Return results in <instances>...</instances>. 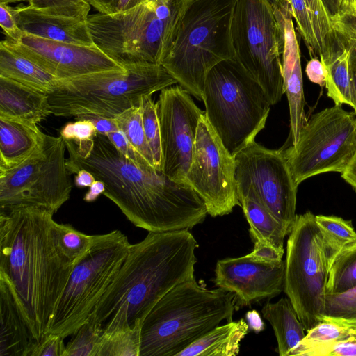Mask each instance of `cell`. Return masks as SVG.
Listing matches in <instances>:
<instances>
[{
	"label": "cell",
	"instance_id": "obj_1",
	"mask_svg": "<svg viewBox=\"0 0 356 356\" xmlns=\"http://www.w3.org/2000/svg\"><path fill=\"white\" fill-rule=\"evenodd\" d=\"M65 143L69 172L84 169L102 181L103 195L136 227L165 232L191 229L205 220V204L190 185L127 159L106 136L97 133L89 140Z\"/></svg>",
	"mask_w": 356,
	"mask_h": 356
},
{
	"label": "cell",
	"instance_id": "obj_2",
	"mask_svg": "<svg viewBox=\"0 0 356 356\" xmlns=\"http://www.w3.org/2000/svg\"><path fill=\"white\" fill-rule=\"evenodd\" d=\"M54 213L33 206L0 211V273L13 284L38 343L74 268L55 243Z\"/></svg>",
	"mask_w": 356,
	"mask_h": 356
},
{
	"label": "cell",
	"instance_id": "obj_3",
	"mask_svg": "<svg viewBox=\"0 0 356 356\" xmlns=\"http://www.w3.org/2000/svg\"><path fill=\"white\" fill-rule=\"evenodd\" d=\"M197 246L188 229L149 232L131 244L88 321L104 336L132 327L138 321L143 323L165 294L194 277Z\"/></svg>",
	"mask_w": 356,
	"mask_h": 356
},
{
	"label": "cell",
	"instance_id": "obj_4",
	"mask_svg": "<svg viewBox=\"0 0 356 356\" xmlns=\"http://www.w3.org/2000/svg\"><path fill=\"white\" fill-rule=\"evenodd\" d=\"M236 310L234 294L208 289L195 277L165 294L142 323L140 356H177Z\"/></svg>",
	"mask_w": 356,
	"mask_h": 356
},
{
	"label": "cell",
	"instance_id": "obj_5",
	"mask_svg": "<svg viewBox=\"0 0 356 356\" xmlns=\"http://www.w3.org/2000/svg\"><path fill=\"white\" fill-rule=\"evenodd\" d=\"M237 0H186L161 65L184 90L202 101L208 72L234 58L232 23Z\"/></svg>",
	"mask_w": 356,
	"mask_h": 356
},
{
	"label": "cell",
	"instance_id": "obj_6",
	"mask_svg": "<svg viewBox=\"0 0 356 356\" xmlns=\"http://www.w3.org/2000/svg\"><path fill=\"white\" fill-rule=\"evenodd\" d=\"M186 0H147L122 12L86 19L94 44L124 67L161 64L171 47Z\"/></svg>",
	"mask_w": 356,
	"mask_h": 356
},
{
	"label": "cell",
	"instance_id": "obj_7",
	"mask_svg": "<svg viewBox=\"0 0 356 356\" xmlns=\"http://www.w3.org/2000/svg\"><path fill=\"white\" fill-rule=\"evenodd\" d=\"M59 80L48 94L51 114L59 117L115 115L140 105L143 97L177 83L161 64L143 63Z\"/></svg>",
	"mask_w": 356,
	"mask_h": 356
},
{
	"label": "cell",
	"instance_id": "obj_8",
	"mask_svg": "<svg viewBox=\"0 0 356 356\" xmlns=\"http://www.w3.org/2000/svg\"><path fill=\"white\" fill-rule=\"evenodd\" d=\"M202 96L206 118L233 156L265 127L271 104L259 83L235 58L219 63L208 72Z\"/></svg>",
	"mask_w": 356,
	"mask_h": 356
},
{
	"label": "cell",
	"instance_id": "obj_9",
	"mask_svg": "<svg viewBox=\"0 0 356 356\" xmlns=\"http://www.w3.org/2000/svg\"><path fill=\"white\" fill-rule=\"evenodd\" d=\"M120 230L97 234L87 254L74 266L58 301L47 334L73 335L88 322L125 259L130 246Z\"/></svg>",
	"mask_w": 356,
	"mask_h": 356
},
{
	"label": "cell",
	"instance_id": "obj_10",
	"mask_svg": "<svg viewBox=\"0 0 356 356\" xmlns=\"http://www.w3.org/2000/svg\"><path fill=\"white\" fill-rule=\"evenodd\" d=\"M234 58L259 83L271 105L284 90L283 29L269 0H237L232 23Z\"/></svg>",
	"mask_w": 356,
	"mask_h": 356
},
{
	"label": "cell",
	"instance_id": "obj_11",
	"mask_svg": "<svg viewBox=\"0 0 356 356\" xmlns=\"http://www.w3.org/2000/svg\"><path fill=\"white\" fill-rule=\"evenodd\" d=\"M63 138L45 134L41 145L20 164L0 170V211L26 206L56 213L73 185L66 165Z\"/></svg>",
	"mask_w": 356,
	"mask_h": 356
},
{
	"label": "cell",
	"instance_id": "obj_12",
	"mask_svg": "<svg viewBox=\"0 0 356 356\" xmlns=\"http://www.w3.org/2000/svg\"><path fill=\"white\" fill-rule=\"evenodd\" d=\"M315 215H296L286 243L284 292L308 331L321 321L329 268Z\"/></svg>",
	"mask_w": 356,
	"mask_h": 356
},
{
	"label": "cell",
	"instance_id": "obj_13",
	"mask_svg": "<svg viewBox=\"0 0 356 356\" xmlns=\"http://www.w3.org/2000/svg\"><path fill=\"white\" fill-rule=\"evenodd\" d=\"M282 151L298 186L321 173H341L356 153L355 112L334 105L312 115L297 143Z\"/></svg>",
	"mask_w": 356,
	"mask_h": 356
},
{
	"label": "cell",
	"instance_id": "obj_14",
	"mask_svg": "<svg viewBox=\"0 0 356 356\" xmlns=\"http://www.w3.org/2000/svg\"><path fill=\"white\" fill-rule=\"evenodd\" d=\"M234 160L237 192L252 190L289 234L296 216L298 186L282 149H270L253 140Z\"/></svg>",
	"mask_w": 356,
	"mask_h": 356
},
{
	"label": "cell",
	"instance_id": "obj_15",
	"mask_svg": "<svg viewBox=\"0 0 356 356\" xmlns=\"http://www.w3.org/2000/svg\"><path fill=\"white\" fill-rule=\"evenodd\" d=\"M185 182L203 200L212 217L230 213L239 205L235 160L205 116L200 120Z\"/></svg>",
	"mask_w": 356,
	"mask_h": 356
},
{
	"label": "cell",
	"instance_id": "obj_16",
	"mask_svg": "<svg viewBox=\"0 0 356 356\" xmlns=\"http://www.w3.org/2000/svg\"><path fill=\"white\" fill-rule=\"evenodd\" d=\"M161 142V170L170 179L185 181L202 111L180 86L161 90L156 102Z\"/></svg>",
	"mask_w": 356,
	"mask_h": 356
},
{
	"label": "cell",
	"instance_id": "obj_17",
	"mask_svg": "<svg viewBox=\"0 0 356 356\" xmlns=\"http://www.w3.org/2000/svg\"><path fill=\"white\" fill-rule=\"evenodd\" d=\"M6 41L13 50L58 80L125 68L96 45H78L25 33L17 42Z\"/></svg>",
	"mask_w": 356,
	"mask_h": 356
},
{
	"label": "cell",
	"instance_id": "obj_18",
	"mask_svg": "<svg viewBox=\"0 0 356 356\" xmlns=\"http://www.w3.org/2000/svg\"><path fill=\"white\" fill-rule=\"evenodd\" d=\"M285 261L267 263L248 254L218 260L215 286L234 294L236 309L270 300L284 291Z\"/></svg>",
	"mask_w": 356,
	"mask_h": 356
},
{
	"label": "cell",
	"instance_id": "obj_19",
	"mask_svg": "<svg viewBox=\"0 0 356 356\" xmlns=\"http://www.w3.org/2000/svg\"><path fill=\"white\" fill-rule=\"evenodd\" d=\"M283 29L282 75L284 90L289 106L290 136L292 145L297 143L305 124V100L300 62V51L289 8H274Z\"/></svg>",
	"mask_w": 356,
	"mask_h": 356
},
{
	"label": "cell",
	"instance_id": "obj_20",
	"mask_svg": "<svg viewBox=\"0 0 356 356\" xmlns=\"http://www.w3.org/2000/svg\"><path fill=\"white\" fill-rule=\"evenodd\" d=\"M0 356H31L36 340L9 280L0 273Z\"/></svg>",
	"mask_w": 356,
	"mask_h": 356
},
{
	"label": "cell",
	"instance_id": "obj_21",
	"mask_svg": "<svg viewBox=\"0 0 356 356\" xmlns=\"http://www.w3.org/2000/svg\"><path fill=\"white\" fill-rule=\"evenodd\" d=\"M15 14L25 34L78 45H95L86 19L49 14L29 5L15 7Z\"/></svg>",
	"mask_w": 356,
	"mask_h": 356
},
{
	"label": "cell",
	"instance_id": "obj_22",
	"mask_svg": "<svg viewBox=\"0 0 356 356\" xmlns=\"http://www.w3.org/2000/svg\"><path fill=\"white\" fill-rule=\"evenodd\" d=\"M44 136L35 123L0 115V170L26 160L41 145Z\"/></svg>",
	"mask_w": 356,
	"mask_h": 356
},
{
	"label": "cell",
	"instance_id": "obj_23",
	"mask_svg": "<svg viewBox=\"0 0 356 356\" xmlns=\"http://www.w3.org/2000/svg\"><path fill=\"white\" fill-rule=\"evenodd\" d=\"M51 114L48 95L0 76V115L38 123Z\"/></svg>",
	"mask_w": 356,
	"mask_h": 356
},
{
	"label": "cell",
	"instance_id": "obj_24",
	"mask_svg": "<svg viewBox=\"0 0 356 356\" xmlns=\"http://www.w3.org/2000/svg\"><path fill=\"white\" fill-rule=\"evenodd\" d=\"M350 47L335 33L331 46L320 56L325 69L327 95L335 105L348 104L353 106L350 94Z\"/></svg>",
	"mask_w": 356,
	"mask_h": 356
},
{
	"label": "cell",
	"instance_id": "obj_25",
	"mask_svg": "<svg viewBox=\"0 0 356 356\" xmlns=\"http://www.w3.org/2000/svg\"><path fill=\"white\" fill-rule=\"evenodd\" d=\"M249 330L243 318L231 321L216 327L177 356H236Z\"/></svg>",
	"mask_w": 356,
	"mask_h": 356
},
{
	"label": "cell",
	"instance_id": "obj_26",
	"mask_svg": "<svg viewBox=\"0 0 356 356\" xmlns=\"http://www.w3.org/2000/svg\"><path fill=\"white\" fill-rule=\"evenodd\" d=\"M0 76L49 94L59 80L13 50L6 40L0 42Z\"/></svg>",
	"mask_w": 356,
	"mask_h": 356
},
{
	"label": "cell",
	"instance_id": "obj_27",
	"mask_svg": "<svg viewBox=\"0 0 356 356\" xmlns=\"http://www.w3.org/2000/svg\"><path fill=\"white\" fill-rule=\"evenodd\" d=\"M261 313L274 330L278 354L289 356L305 337L307 332L290 300L282 298L276 302H267L263 306Z\"/></svg>",
	"mask_w": 356,
	"mask_h": 356
},
{
	"label": "cell",
	"instance_id": "obj_28",
	"mask_svg": "<svg viewBox=\"0 0 356 356\" xmlns=\"http://www.w3.org/2000/svg\"><path fill=\"white\" fill-rule=\"evenodd\" d=\"M238 198L250 225L252 241L265 240L278 249L284 250V241L289 233L282 225L257 199L254 193L247 189L237 192Z\"/></svg>",
	"mask_w": 356,
	"mask_h": 356
},
{
	"label": "cell",
	"instance_id": "obj_29",
	"mask_svg": "<svg viewBox=\"0 0 356 356\" xmlns=\"http://www.w3.org/2000/svg\"><path fill=\"white\" fill-rule=\"evenodd\" d=\"M316 222L320 230L325 257L330 270L337 257L356 243V231L350 220L335 216L318 215Z\"/></svg>",
	"mask_w": 356,
	"mask_h": 356
},
{
	"label": "cell",
	"instance_id": "obj_30",
	"mask_svg": "<svg viewBox=\"0 0 356 356\" xmlns=\"http://www.w3.org/2000/svg\"><path fill=\"white\" fill-rule=\"evenodd\" d=\"M52 234L60 252L74 266L87 254L93 245L97 235L86 234L70 224H52Z\"/></svg>",
	"mask_w": 356,
	"mask_h": 356
},
{
	"label": "cell",
	"instance_id": "obj_31",
	"mask_svg": "<svg viewBox=\"0 0 356 356\" xmlns=\"http://www.w3.org/2000/svg\"><path fill=\"white\" fill-rule=\"evenodd\" d=\"M321 321L356 331V286L338 293H326Z\"/></svg>",
	"mask_w": 356,
	"mask_h": 356
},
{
	"label": "cell",
	"instance_id": "obj_32",
	"mask_svg": "<svg viewBox=\"0 0 356 356\" xmlns=\"http://www.w3.org/2000/svg\"><path fill=\"white\" fill-rule=\"evenodd\" d=\"M142 321L132 327L102 335L95 356H140Z\"/></svg>",
	"mask_w": 356,
	"mask_h": 356
},
{
	"label": "cell",
	"instance_id": "obj_33",
	"mask_svg": "<svg viewBox=\"0 0 356 356\" xmlns=\"http://www.w3.org/2000/svg\"><path fill=\"white\" fill-rule=\"evenodd\" d=\"M356 331L334 323L321 321L307 331L305 337L291 350L289 356H309L317 348L331 342L346 339Z\"/></svg>",
	"mask_w": 356,
	"mask_h": 356
},
{
	"label": "cell",
	"instance_id": "obj_34",
	"mask_svg": "<svg viewBox=\"0 0 356 356\" xmlns=\"http://www.w3.org/2000/svg\"><path fill=\"white\" fill-rule=\"evenodd\" d=\"M356 286V243L346 248L330 267L326 293H338Z\"/></svg>",
	"mask_w": 356,
	"mask_h": 356
},
{
	"label": "cell",
	"instance_id": "obj_35",
	"mask_svg": "<svg viewBox=\"0 0 356 356\" xmlns=\"http://www.w3.org/2000/svg\"><path fill=\"white\" fill-rule=\"evenodd\" d=\"M114 120L133 147L154 167L152 152L145 137L140 105L133 106L115 115Z\"/></svg>",
	"mask_w": 356,
	"mask_h": 356
},
{
	"label": "cell",
	"instance_id": "obj_36",
	"mask_svg": "<svg viewBox=\"0 0 356 356\" xmlns=\"http://www.w3.org/2000/svg\"><path fill=\"white\" fill-rule=\"evenodd\" d=\"M142 121L145 137L152 152L155 168H161V142L156 103L151 95L143 97L140 102Z\"/></svg>",
	"mask_w": 356,
	"mask_h": 356
},
{
	"label": "cell",
	"instance_id": "obj_37",
	"mask_svg": "<svg viewBox=\"0 0 356 356\" xmlns=\"http://www.w3.org/2000/svg\"><path fill=\"white\" fill-rule=\"evenodd\" d=\"M102 335V331L88 321L72 335L66 346L65 356H95Z\"/></svg>",
	"mask_w": 356,
	"mask_h": 356
},
{
	"label": "cell",
	"instance_id": "obj_38",
	"mask_svg": "<svg viewBox=\"0 0 356 356\" xmlns=\"http://www.w3.org/2000/svg\"><path fill=\"white\" fill-rule=\"evenodd\" d=\"M29 6L49 14L84 19L92 6L89 0H30Z\"/></svg>",
	"mask_w": 356,
	"mask_h": 356
},
{
	"label": "cell",
	"instance_id": "obj_39",
	"mask_svg": "<svg viewBox=\"0 0 356 356\" xmlns=\"http://www.w3.org/2000/svg\"><path fill=\"white\" fill-rule=\"evenodd\" d=\"M318 47L319 56L331 44L334 37L330 18L321 0H305Z\"/></svg>",
	"mask_w": 356,
	"mask_h": 356
},
{
	"label": "cell",
	"instance_id": "obj_40",
	"mask_svg": "<svg viewBox=\"0 0 356 356\" xmlns=\"http://www.w3.org/2000/svg\"><path fill=\"white\" fill-rule=\"evenodd\" d=\"M290 13L295 19L297 28L306 44L309 53L314 56L318 54V44L314 26L305 0H288Z\"/></svg>",
	"mask_w": 356,
	"mask_h": 356
},
{
	"label": "cell",
	"instance_id": "obj_41",
	"mask_svg": "<svg viewBox=\"0 0 356 356\" xmlns=\"http://www.w3.org/2000/svg\"><path fill=\"white\" fill-rule=\"evenodd\" d=\"M76 120L61 128L60 134L64 140L79 142L91 139L96 136L97 131L92 122L87 119Z\"/></svg>",
	"mask_w": 356,
	"mask_h": 356
},
{
	"label": "cell",
	"instance_id": "obj_42",
	"mask_svg": "<svg viewBox=\"0 0 356 356\" xmlns=\"http://www.w3.org/2000/svg\"><path fill=\"white\" fill-rule=\"evenodd\" d=\"M309 356H356V334L321 346L312 351Z\"/></svg>",
	"mask_w": 356,
	"mask_h": 356
},
{
	"label": "cell",
	"instance_id": "obj_43",
	"mask_svg": "<svg viewBox=\"0 0 356 356\" xmlns=\"http://www.w3.org/2000/svg\"><path fill=\"white\" fill-rule=\"evenodd\" d=\"M330 21L333 32L344 42H356V15L337 13Z\"/></svg>",
	"mask_w": 356,
	"mask_h": 356
},
{
	"label": "cell",
	"instance_id": "obj_44",
	"mask_svg": "<svg viewBox=\"0 0 356 356\" xmlns=\"http://www.w3.org/2000/svg\"><path fill=\"white\" fill-rule=\"evenodd\" d=\"M0 25L7 40L14 42L19 41L24 33L16 21L15 7L0 3Z\"/></svg>",
	"mask_w": 356,
	"mask_h": 356
},
{
	"label": "cell",
	"instance_id": "obj_45",
	"mask_svg": "<svg viewBox=\"0 0 356 356\" xmlns=\"http://www.w3.org/2000/svg\"><path fill=\"white\" fill-rule=\"evenodd\" d=\"M106 136L114 145L117 149L127 159L138 165L150 164L133 147V145L129 142L127 138L120 129L115 131L108 133Z\"/></svg>",
	"mask_w": 356,
	"mask_h": 356
},
{
	"label": "cell",
	"instance_id": "obj_46",
	"mask_svg": "<svg viewBox=\"0 0 356 356\" xmlns=\"http://www.w3.org/2000/svg\"><path fill=\"white\" fill-rule=\"evenodd\" d=\"M64 338L56 334H47L33 351L31 356H65Z\"/></svg>",
	"mask_w": 356,
	"mask_h": 356
},
{
	"label": "cell",
	"instance_id": "obj_47",
	"mask_svg": "<svg viewBox=\"0 0 356 356\" xmlns=\"http://www.w3.org/2000/svg\"><path fill=\"white\" fill-rule=\"evenodd\" d=\"M253 250L248 255L257 260L267 263H278L282 261L284 250H280L265 240L254 242Z\"/></svg>",
	"mask_w": 356,
	"mask_h": 356
},
{
	"label": "cell",
	"instance_id": "obj_48",
	"mask_svg": "<svg viewBox=\"0 0 356 356\" xmlns=\"http://www.w3.org/2000/svg\"><path fill=\"white\" fill-rule=\"evenodd\" d=\"M305 72L310 81L321 87L325 86V69L321 60L318 58H311L306 65Z\"/></svg>",
	"mask_w": 356,
	"mask_h": 356
},
{
	"label": "cell",
	"instance_id": "obj_49",
	"mask_svg": "<svg viewBox=\"0 0 356 356\" xmlns=\"http://www.w3.org/2000/svg\"><path fill=\"white\" fill-rule=\"evenodd\" d=\"M76 119H87L92 122L99 134L106 136L108 133L119 130L113 118H104L96 115H83Z\"/></svg>",
	"mask_w": 356,
	"mask_h": 356
},
{
	"label": "cell",
	"instance_id": "obj_50",
	"mask_svg": "<svg viewBox=\"0 0 356 356\" xmlns=\"http://www.w3.org/2000/svg\"><path fill=\"white\" fill-rule=\"evenodd\" d=\"M91 6L99 13L111 14L116 10L119 0H89Z\"/></svg>",
	"mask_w": 356,
	"mask_h": 356
},
{
	"label": "cell",
	"instance_id": "obj_51",
	"mask_svg": "<svg viewBox=\"0 0 356 356\" xmlns=\"http://www.w3.org/2000/svg\"><path fill=\"white\" fill-rule=\"evenodd\" d=\"M245 318L250 330H253L256 333L264 330V323L257 310L248 311L245 314Z\"/></svg>",
	"mask_w": 356,
	"mask_h": 356
},
{
	"label": "cell",
	"instance_id": "obj_52",
	"mask_svg": "<svg viewBox=\"0 0 356 356\" xmlns=\"http://www.w3.org/2000/svg\"><path fill=\"white\" fill-rule=\"evenodd\" d=\"M341 177L350 184L356 192V153L341 172Z\"/></svg>",
	"mask_w": 356,
	"mask_h": 356
},
{
	"label": "cell",
	"instance_id": "obj_53",
	"mask_svg": "<svg viewBox=\"0 0 356 356\" xmlns=\"http://www.w3.org/2000/svg\"><path fill=\"white\" fill-rule=\"evenodd\" d=\"M105 191L104 184L99 180H95L89 187V190L83 196V200L87 202L95 201L100 195H103Z\"/></svg>",
	"mask_w": 356,
	"mask_h": 356
},
{
	"label": "cell",
	"instance_id": "obj_54",
	"mask_svg": "<svg viewBox=\"0 0 356 356\" xmlns=\"http://www.w3.org/2000/svg\"><path fill=\"white\" fill-rule=\"evenodd\" d=\"M76 174L74 184L79 188H89L96 180L92 173L84 169L79 170Z\"/></svg>",
	"mask_w": 356,
	"mask_h": 356
},
{
	"label": "cell",
	"instance_id": "obj_55",
	"mask_svg": "<svg viewBox=\"0 0 356 356\" xmlns=\"http://www.w3.org/2000/svg\"><path fill=\"white\" fill-rule=\"evenodd\" d=\"M350 94L353 108L356 115V59L351 53L350 60Z\"/></svg>",
	"mask_w": 356,
	"mask_h": 356
},
{
	"label": "cell",
	"instance_id": "obj_56",
	"mask_svg": "<svg viewBox=\"0 0 356 356\" xmlns=\"http://www.w3.org/2000/svg\"><path fill=\"white\" fill-rule=\"evenodd\" d=\"M338 13L356 15V0H338Z\"/></svg>",
	"mask_w": 356,
	"mask_h": 356
},
{
	"label": "cell",
	"instance_id": "obj_57",
	"mask_svg": "<svg viewBox=\"0 0 356 356\" xmlns=\"http://www.w3.org/2000/svg\"><path fill=\"white\" fill-rule=\"evenodd\" d=\"M147 0H119L115 12H122L134 8Z\"/></svg>",
	"mask_w": 356,
	"mask_h": 356
},
{
	"label": "cell",
	"instance_id": "obj_58",
	"mask_svg": "<svg viewBox=\"0 0 356 356\" xmlns=\"http://www.w3.org/2000/svg\"><path fill=\"white\" fill-rule=\"evenodd\" d=\"M321 1L331 20V18L336 15L339 12L338 0Z\"/></svg>",
	"mask_w": 356,
	"mask_h": 356
},
{
	"label": "cell",
	"instance_id": "obj_59",
	"mask_svg": "<svg viewBox=\"0 0 356 356\" xmlns=\"http://www.w3.org/2000/svg\"><path fill=\"white\" fill-rule=\"evenodd\" d=\"M274 8L278 9L289 8L288 0H269Z\"/></svg>",
	"mask_w": 356,
	"mask_h": 356
},
{
	"label": "cell",
	"instance_id": "obj_60",
	"mask_svg": "<svg viewBox=\"0 0 356 356\" xmlns=\"http://www.w3.org/2000/svg\"><path fill=\"white\" fill-rule=\"evenodd\" d=\"M351 49V53L356 59V42L348 44Z\"/></svg>",
	"mask_w": 356,
	"mask_h": 356
},
{
	"label": "cell",
	"instance_id": "obj_61",
	"mask_svg": "<svg viewBox=\"0 0 356 356\" xmlns=\"http://www.w3.org/2000/svg\"><path fill=\"white\" fill-rule=\"evenodd\" d=\"M22 1H24V0H0V3L8 4L10 3H15V2Z\"/></svg>",
	"mask_w": 356,
	"mask_h": 356
},
{
	"label": "cell",
	"instance_id": "obj_62",
	"mask_svg": "<svg viewBox=\"0 0 356 356\" xmlns=\"http://www.w3.org/2000/svg\"><path fill=\"white\" fill-rule=\"evenodd\" d=\"M24 1H28V2H29V1H30V0H24Z\"/></svg>",
	"mask_w": 356,
	"mask_h": 356
}]
</instances>
